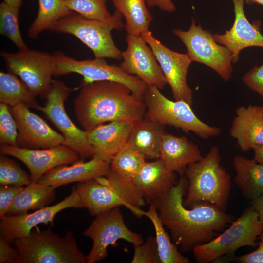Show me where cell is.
<instances>
[{
    "mask_svg": "<svg viewBox=\"0 0 263 263\" xmlns=\"http://www.w3.org/2000/svg\"><path fill=\"white\" fill-rule=\"evenodd\" d=\"M188 179L181 176L177 183L154 204L163 224L170 232L173 243L183 252L208 243L224 231L234 217L217 206L202 202L187 208L184 196Z\"/></svg>",
    "mask_w": 263,
    "mask_h": 263,
    "instance_id": "obj_1",
    "label": "cell"
},
{
    "mask_svg": "<svg viewBox=\"0 0 263 263\" xmlns=\"http://www.w3.org/2000/svg\"><path fill=\"white\" fill-rule=\"evenodd\" d=\"M74 107L78 123L86 132L112 121L133 123L144 118L146 111L143 96L123 84L111 81L82 82Z\"/></svg>",
    "mask_w": 263,
    "mask_h": 263,
    "instance_id": "obj_2",
    "label": "cell"
},
{
    "mask_svg": "<svg viewBox=\"0 0 263 263\" xmlns=\"http://www.w3.org/2000/svg\"><path fill=\"white\" fill-rule=\"evenodd\" d=\"M83 207L92 216L124 206L134 215L141 218V207L146 202L138 192L133 180L125 177L112 169L105 176L92 179L77 184Z\"/></svg>",
    "mask_w": 263,
    "mask_h": 263,
    "instance_id": "obj_3",
    "label": "cell"
},
{
    "mask_svg": "<svg viewBox=\"0 0 263 263\" xmlns=\"http://www.w3.org/2000/svg\"><path fill=\"white\" fill-rule=\"evenodd\" d=\"M218 146L212 147L200 161L188 165L185 174L188 181L183 205L187 208L202 203H211L226 211L230 196L231 176L220 165Z\"/></svg>",
    "mask_w": 263,
    "mask_h": 263,
    "instance_id": "obj_4",
    "label": "cell"
},
{
    "mask_svg": "<svg viewBox=\"0 0 263 263\" xmlns=\"http://www.w3.org/2000/svg\"><path fill=\"white\" fill-rule=\"evenodd\" d=\"M263 231V222L252 207L246 208L229 227L211 241L195 246L194 256L198 263H228L234 261L240 247H256Z\"/></svg>",
    "mask_w": 263,
    "mask_h": 263,
    "instance_id": "obj_5",
    "label": "cell"
},
{
    "mask_svg": "<svg viewBox=\"0 0 263 263\" xmlns=\"http://www.w3.org/2000/svg\"><path fill=\"white\" fill-rule=\"evenodd\" d=\"M13 243L19 263H87L71 231L61 237L50 228L40 230L36 226L28 236Z\"/></svg>",
    "mask_w": 263,
    "mask_h": 263,
    "instance_id": "obj_6",
    "label": "cell"
},
{
    "mask_svg": "<svg viewBox=\"0 0 263 263\" xmlns=\"http://www.w3.org/2000/svg\"><path fill=\"white\" fill-rule=\"evenodd\" d=\"M122 18L117 11L106 20L91 19L72 13L58 20L52 30L74 36L92 51L96 58L120 60L122 52L114 43L111 31L124 28Z\"/></svg>",
    "mask_w": 263,
    "mask_h": 263,
    "instance_id": "obj_7",
    "label": "cell"
},
{
    "mask_svg": "<svg viewBox=\"0 0 263 263\" xmlns=\"http://www.w3.org/2000/svg\"><path fill=\"white\" fill-rule=\"evenodd\" d=\"M143 97L146 106L145 118L186 132H191L204 139L217 136L221 132L220 128L209 126L199 119L189 104L182 100L168 99L154 86H148Z\"/></svg>",
    "mask_w": 263,
    "mask_h": 263,
    "instance_id": "obj_8",
    "label": "cell"
},
{
    "mask_svg": "<svg viewBox=\"0 0 263 263\" xmlns=\"http://www.w3.org/2000/svg\"><path fill=\"white\" fill-rule=\"evenodd\" d=\"M173 33L185 46L192 61L202 63L214 70L225 81L231 78L232 56L225 46L218 43L211 32L196 25L194 19L187 31L173 29Z\"/></svg>",
    "mask_w": 263,
    "mask_h": 263,
    "instance_id": "obj_9",
    "label": "cell"
},
{
    "mask_svg": "<svg viewBox=\"0 0 263 263\" xmlns=\"http://www.w3.org/2000/svg\"><path fill=\"white\" fill-rule=\"evenodd\" d=\"M0 56L9 72L19 77L36 96L46 97L56 69L54 55L27 48L16 53L2 52Z\"/></svg>",
    "mask_w": 263,
    "mask_h": 263,
    "instance_id": "obj_10",
    "label": "cell"
},
{
    "mask_svg": "<svg viewBox=\"0 0 263 263\" xmlns=\"http://www.w3.org/2000/svg\"><path fill=\"white\" fill-rule=\"evenodd\" d=\"M56 61L55 75H61L75 73L83 76V82L100 81L121 83L127 86L135 94L143 96L148 85L136 76L125 72L120 66L108 64L104 58L77 60L62 52L54 54Z\"/></svg>",
    "mask_w": 263,
    "mask_h": 263,
    "instance_id": "obj_11",
    "label": "cell"
},
{
    "mask_svg": "<svg viewBox=\"0 0 263 263\" xmlns=\"http://www.w3.org/2000/svg\"><path fill=\"white\" fill-rule=\"evenodd\" d=\"M83 234L93 241L91 251L86 256L87 263L104 260L108 254V247L116 245L118 240H124L132 243L133 246L144 242L141 234L127 227L120 207L97 215Z\"/></svg>",
    "mask_w": 263,
    "mask_h": 263,
    "instance_id": "obj_12",
    "label": "cell"
},
{
    "mask_svg": "<svg viewBox=\"0 0 263 263\" xmlns=\"http://www.w3.org/2000/svg\"><path fill=\"white\" fill-rule=\"evenodd\" d=\"M72 91L73 88L67 87L62 82L53 80L46 97L45 106H38L37 109L41 111L60 131L64 137L65 146L82 158L93 157L94 150L88 141L86 131L77 127L65 110V102Z\"/></svg>",
    "mask_w": 263,
    "mask_h": 263,
    "instance_id": "obj_13",
    "label": "cell"
},
{
    "mask_svg": "<svg viewBox=\"0 0 263 263\" xmlns=\"http://www.w3.org/2000/svg\"><path fill=\"white\" fill-rule=\"evenodd\" d=\"M152 50L170 86L175 100H182L192 106L193 93L187 83V74L192 62L187 53L173 51L156 39L149 30L141 34Z\"/></svg>",
    "mask_w": 263,
    "mask_h": 263,
    "instance_id": "obj_14",
    "label": "cell"
},
{
    "mask_svg": "<svg viewBox=\"0 0 263 263\" xmlns=\"http://www.w3.org/2000/svg\"><path fill=\"white\" fill-rule=\"evenodd\" d=\"M71 207H83L75 187L72 188L68 196L53 206L45 207L29 214L6 215L0 219V236L10 243L16 239L27 237L38 224L50 223L52 225L58 212Z\"/></svg>",
    "mask_w": 263,
    "mask_h": 263,
    "instance_id": "obj_15",
    "label": "cell"
},
{
    "mask_svg": "<svg viewBox=\"0 0 263 263\" xmlns=\"http://www.w3.org/2000/svg\"><path fill=\"white\" fill-rule=\"evenodd\" d=\"M127 48L122 52L120 67L135 75L148 86L163 89L167 84L155 55L141 35L126 36Z\"/></svg>",
    "mask_w": 263,
    "mask_h": 263,
    "instance_id": "obj_16",
    "label": "cell"
},
{
    "mask_svg": "<svg viewBox=\"0 0 263 263\" xmlns=\"http://www.w3.org/2000/svg\"><path fill=\"white\" fill-rule=\"evenodd\" d=\"M1 154L12 156L23 163L30 171L32 182H38L50 169L78 160V154L63 144L54 147L34 149L0 144Z\"/></svg>",
    "mask_w": 263,
    "mask_h": 263,
    "instance_id": "obj_17",
    "label": "cell"
},
{
    "mask_svg": "<svg viewBox=\"0 0 263 263\" xmlns=\"http://www.w3.org/2000/svg\"><path fill=\"white\" fill-rule=\"evenodd\" d=\"M10 111L17 123L18 146L38 149L64 145L62 134L54 131L27 106L19 104L11 107Z\"/></svg>",
    "mask_w": 263,
    "mask_h": 263,
    "instance_id": "obj_18",
    "label": "cell"
},
{
    "mask_svg": "<svg viewBox=\"0 0 263 263\" xmlns=\"http://www.w3.org/2000/svg\"><path fill=\"white\" fill-rule=\"evenodd\" d=\"M245 0H232L235 19L231 28L224 34H213L215 40L226 47L231 52L232 63L239 59L240 52L249 47L263 48V35L260 32L261 22L251 23L247 20L244 11Z\"/></svg>",
    "mask_w": 263,
    "mask_h": 263,
    "instance_id": "obj_19",
    "label": "cell"
},
{
    "mask_svg": "<svg viewBox=\"0 0 263 263\" xmlns=\"http://www.w3.org/2000/svg\"><path fill=\"white\" fill-rule=\"evenodd\" d=\"M177 174L169 169L161 158L145 162L133 178L146 203L154 204L177 183Z\"/></svg>",
    "mask_w": 263,
    "mask_h": 263,
    "instance_id": "obj_20",
    "label": "cell"
},
{
    "mask_svg": "<svg viewBox=\"0 0 263 263\" xmlns=\"http://www.w3.org/2000/svg\"><path fill=\"white\" fill-rule=\"evenodd\" d=\"M110 169V163L94 155L87 161L77 160L70 166L62 165L46 172L38 183L55 188L70 183L87 181L97 177L105 176Z\"/></svg>",
    "mask_w": 263,
    "mask_h": 263,
    "instance_id": "obj_21",
    "label": "cell"
},
{
    "mask_svg": "<svg viewBox=\"0 0 263 263\" xmlns=\"http://www.w3.org/2000/svg\"><path fill=\"white\" fill-rule=\"evenodd\" d=\"M229 133L240 150L246 152L263 145V107L240 106L235 111Z\"/></svg>",
    "mask_w": 263,
    "mask_h": 263,
    "instance_id": "obj_22",
    "label": "cell"
},
{
    "mask_svg": "<svg viewBox=\"0 0 263 263\" xmlns=\"http://www.w3.org/2000/svg\"><path fill=\"white\" fill-rule=\"evenodd\" d=\"M133 123L115 121L103 124L86 132L94 155L111 163L114 157L127 145Z\"/></svg>",
    "mask_w": 263,
    "mask_h": 263,
    "instance_id": "obj_23",
    "label": "cell"
},
{
    "mask_svg": "<svg viewBox=\"0 0 263 263\" xmlns=\"http://www.w3.org/2000/svg\"><path fill=\"white\" fill-rule=\"evenodd\" d=\"M203 158L198 146L186 136L164 134L160 158L169 169L182 176L188 165Z\"/></svg>",
    "mask_w": 263,
    "mask_h": 263,
    "instance_id": "obj_24",
    "label": "cell"
},
{
    "mask_svg": "<svg viewBox=\"0 0 263 263\" xmlns=\"http://www.w3.org/2000/svg\"><path fill=\"white\" fill-rule=\"evenodd\" d=\"M165 126L144 117L133 123L127 146L142 154L146 159L160 158V148Z\"/></svg>",
    "mask_w": 263,
    "mask_h": 263,
    "instance_id": "obj_25",
    "label": "cell"
},
{
    "mask_svg": "<svg viewBox=\"0 0 263 263\" xmlns=\"http://www.w3.org/2000/svg\"><path fill=\"white\" fill-rule=\"evenodd\" d=\"M235 182L243 195L253 200L263 194V164L240 155L234 157Z\"/></svg>",
    "mask_w": 263,
    "mask_h": 263,
    "instance_id": "obj_26",
    "label": "cell"
},
{
    "mask_svg": "<svg viewBox=\"0 0 263 263\" xmlns=\"http://www.w3.org/2000/svg\"><path fill=\"white\" fill-rule=\"evenodd\" d=\"M56 188L38 182H31L18 195L6 215L27 213L50 204L55 198Z\"/></svg>",
    "mask_w": 263,
    "mask_h": 263,
    "instance_id": "obj_27",
    "label": "cell"
},
{
    "mask_svg": "<svg viewBox=\"0 0 263 263\" xmlns=\"http://www.w3.org/2000/svg\"><path fill=\"white\" fill-rule=\"evenodd\" d=\"M125 19L127 35H141L149 30L153 17L148 10L146 0H111Z\"/></svg>",
    "mask_w": 263,
    "mask_h": 263,
    "instance_id": "obj_28",
    "label": "cell"
},
{
    "mask_svg": "<svg viewBox=\"0 0 263 263\" xmlns=\"http://www.w3.org/2000/svg\"><path fill=\"white\" fill-rule=\"evenodd\" d=\"M36 95L28 86L12 73L0 72V102L11 107L23 104L37 109Z\"/></svg>",
    "mask_w": 263,
    "mask_h": 263,
    "instance_id": "obj_29",
    "label": "cell"
},
{
    "mask_svg": "<svg viewBox=\"0 0 263 263\" xmlns=\"http://www.w3.org/2000/svg\"><path fill=\"white\" fill-rule=\"evenodd\" d=\"M38 0V13L28 32L32 38L37 37L45 30H52L58 20L72 13L66 6L64 0Z\"/></svg>",
    "mask_w": 263,
    "mask_h": 263,
    "instance_id": "obj_30",
    "label": "cell"
},
{
    "mask_svg": "<svg viewBox=\"0 0 263 263\" xmlns=\"http://www.w3.org/2000/svg\"><path fill=\"white\" fill-rule=\"evenodd\" d=\"M145 216L153 225L161 263H189L190 260L182 255L178 251V246L171 241L154 205H150Z\"/></svg>",
    "mask_w": 263,
    "mask_h": 263,
    "instance_id": "obj_31",
    "label": "cell"
},
{
    "mask_svg": "<svg viewBox=\"0 0 263 263\" xmlns=\"http://www.w3.org/2000/svg\"><path fill=\"white\" fill-rule=\"evenodd\" d=\"M19 8L2 2L0 4V33L7 37L19 49L27 48L21 36L19 25Z\"/></svg>",
    "mask_w": 263,
    "mask_h": 263,
    "instance_id": "obj_32",
    "label": "cell"
},
{
    "mask_svg": "<svg viewBox=\"0 0 263 263\" xmlns=\"http://www.w3.org/2000/svg\"><path fill=\"white\" fill-rule=\"evenodd\" d=\"M146 159L142 154L127 145L112 159L110 167L120 175L133 180Z\"/></svg>",
    "mask_w": 263,
    "mask_h": 263,
    "instance_id": "obj_33",
    "label": "cell"
},
{
    "mask_svg": "<svg viewBox=\"0 0 263 263\" xmlns=\"http://www.w3.org/2000/svg\"><path fill=\"white\" fill-rule=\"evenodd\" d=\"M107 0H64L67 7L91 19L106 20L112 16L107 9Z\"/></svg>",
    "mask_w": 263,
    "mask_h": 263,
    "instance_id": "obj_34",
    "label": "cell"
},
{
    "mask_svg": "<svg viewBox=\"0 0 263 263\" xmlns=\"http://www.w3.org/2000/svg\"><path fill=\"white\" fill-rule=\"evenodd\" d=\"M32 182L29 175L14 160L5 155L0 157V185L26 186Z\"/></svg>",
    "mask_w": 263,
    "mask_h": 263,
    "instance_id": "obj_35",
    "label": "cell"
},
{
    "mask_svg": "<svg viewBox=\"0 0 263 263\" xmlns=\"http://www.w3.org/2000/svg\"><path fill=\"white\" fill-rule=\"evenodd\" d=\"M17 123L8 105L0 104V143L17 146Z\"/></svg>",
    "mask_w": 263,
    "mask_h": 263,
    "instance_id": "obj_36",
    "label": "cell"
},
{
    "mask_svg": "<svg viewBox=\"0 0 263 263\" xmlns=\"http://www.w3.org/2000/svg\"><path fill=\"white\" fill-rule=\"evenodd\" d=\"M134 248L132 263H161L155 237L149 236L145 242Z\"/></svg>",
    "mask_w": 263,
    "mask_h": 263,
    "instance_id": "obj_37",
    "label": "cell"
},
{
    "mask_svg": "<svg viewBox=\"0 0 263 263\" xmlns=\"http://www.w3.org/2000/svg\"><path fill=\"white\" fill-rule=\"evenodd\" d=\"M23 186L0 185V218L5 216L14 200L23 189Z\"/></svg>",
    "mask_w": 263,
    "mask_h": 263,
    "instance_id": "obj_38",
    "label": "cell"
},
{
    "mask_svg": "<svg viewBox=\"0 0 263 263\" xmlns=\"http://www.w3.org/2000/svg\"><path fill=\"white\" fill-rule=\"evenodd\" d=\"M243 82L250 89L263 94V63L255 66L246 73L243 77Z\"/></svg>",
    "mask_w": 263,
    "mask_h": 263,
    "instance_id": "obj_39",
    "label": "cell"
},
{
    "mask_svg": "<svg viewBox=\"0 0 263 263\" xmlns=\"http://www.w3.org/2000/svg\"><path fill=\"white\" fill-rule=\"evenodd\" d=\"M0 263H19V254L10 243L0 236Z\"/></svg>",
    "mask_w": 263,
    "mask_h": 263,
    "instance_id": "obj_40",
    "label": "cell"
},
{
    "mask_svg": "<svg viewBox=\"0 0 263 263\" xmlns=\"http://www.w3.org/2000/svg\"><path fill=\"white\" fill-rule=\"evenodd\" d=\"M258 239V247L255 251L239 257L235 256L234 261L240 263H263V231Z\"/></svg>",
    "mask_w": 263,
    "mask_h": 263,
    "instance_id": "obj_41",
    "label": "cell"
},
{
    "mask_svg": "<svg viewBox=\"0 0 263 263\" xmlns=\"http://www.w3.org/2000/svg\"><path fill=\"white\" fill-rule=\"evenodd\" d=\"M149 7H157L162 11L173 12L176 10V6L173 0H146Z\"/></svg>",
    "mask_w": 263,
    "mask_h": 263,
    "instance_id": "obj_42",
    "label": "cell"
},
{
    "mask_svg": "<svg viewBox=\"0 0 263 263\" xmlns=\"http://www.w3.org/2000/svg\"><path fill=\"white\" fill-rule=\"evenodd\" d=\"M250 206L258 213L259 218L263 222V194L250 201Z\"/></svg>",
    "mask_w": 263,
    "mask_h": 263,
    "instance_id": "obj_43",
    "label": "cell"
},
{
    "mask_svg": "<svg viewBox=\"0 0 263 263\" xmlns=\"http://www.w3.org/2000/svg\"><path fill=\"white\" fill-rule=\"evenodd\" d=\"M254 157L253 159L257 162L263 164V145L253 149Z\"/></svg>",
    "mask_w": 263,
    "mask_h": 263,
    "instance_id": "obj_44",
    "label": "cell"
},
{
    "mask_svg": "<svg viewBox=\"0 0 263 263\" xmlns=\"http://www.w3.org/2000/svg\"><path fill=\"white\" fill-rule=\"evenodd\" d=\"M3 2L9 5L20 8L22 5V0H3Z\"/></svg>",
    "mask_w": 263,
    "mask_h": 263,
    "instance_id": "obj_45",
    "label": "cell"
},
{
    "mask_svg": "<svg viewBox=\"0 0 263 263\" xmlns=\"http://www.w3.org/2000/svg\"><path fill=\"white\" fill-rule=\"evenodd\" d=\"M246 3L248 4L257 3L263 6V0H246Z\"/></svg>",
    "mask_w": 263,
    "mask_h": 263,
    "instance_id": "obj_46",
    "label": "cell"
},
{
    "mask_svg": "<svg viewBox=\"0 0 263 263\" xmlns=\"http://www.w3.org/2000/svg\"><path fill=\"white\" fill-rule=\"evenodd\" d=\"M262 99V107H263V94L261 95Z\"/></svg>",
    "mask_w": 263,
    "mask_h": 263,
    "instance_id": "obj_47",
    "label": "cell"
}]
</instances>
